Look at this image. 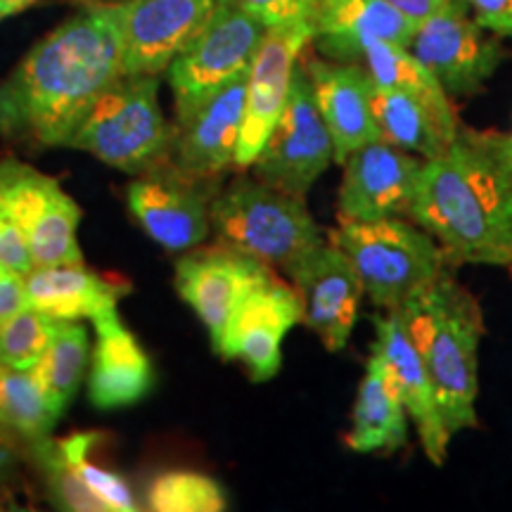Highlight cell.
<instances>
[{
  "label": "cell",
  "instance_id": "6da1fadb",
  "mask_svg": "<svg viewBox=\"0 0 512 512\" xmlns=\"http://www.w3.org/2000/svg\"><path fill=\"white\" fill-rule=\"evenodd\" d=\"M119 76L117 3L88 0L38 38L0 81V138L31 152L67 147L93 102Z\"/></svg>",
  "mask_w": 512,
  "mask_h": 512
},
{
  "label": "cell",
  "instance_id": "7a4b0ae2",
  "mask_svg": "<svg viewBox=\"0 0 512 512\" xmlns=\"http://www.w3.org/2000/svg\"><path fill=\"white\" fill-rule=\"evenodd\" d=\"M411 219L451 266H510L512 133L460 126L451 145L422 164Z\"/></svg>",
  "mask_w": 512,
  "mask_h": 512
},
{
  "label": "cell",
  "instance_id": "3957f363",
  "mask_svg": "<svg viewBox=\"0 0 512 512\" xmlns=\"http://www.w3.org/2000/svg\"><path fill=\"white\" fill-rule=\"evenodd\" d=\"M437 389L448 434L477 427L479 342L484 316L451 268L415 290L396 309Z\"/></svg>",
  "mask_w": 512,
  "mask_h": 512
},
{
  "label": "cell",
  "instance_id": "277c9868",
  "mask_svg": "<svg viewBox=\"0 0 512 512\" xmlns=\"http://www.w3.org/2000/svg\"><path fill=\"white\" fill-rule=\"evenodd\" d=\"M209 223L216 242L280 271L328 240L302 197L287 195L254 176L238 178L216 192Z\"/></svg>",
  "mask_w": 512,
  "mask_h": 512
},
{
  "label": "cell",
  "instance_id": "5b68a950",
  "mask_svg": "<svg viewBox=\"0 0 512 512\" xmlns=\"http://www.w3.org/2000/svg\"><path fill=\"white\" fill-rule=\"evenodd\" d=\"M171 133L174 124L166 121L159 105V76L124 74L100 93L67 147L140 176L166 162Z\"/></svg>",
  "mask_w": 512,
  "mask_h": 512
},
{
  "label": "cell",
  "instance_id": "8992f818",
  "mask_svg": "<svg viewBox=\"0 0 512 512\" xmlns=\"http://www.w3.org/2000/svg\"><path fill=\"white\" fill-rule=\"evenodd\" d=\"M328 238L349 256L370 302L382 311H396L451 268L439 242L413 219L339 221Z\"/></svg>",
  "mask_w": 512,
  "mask_h": 512
},
{
  "label": "cell",
  "instance_id": "52a82bcc",
  "mask_svg": "<svg viewBox=\"0 0 512 512\" xmlns=\"http://www.w3.org/2000/svg\"><path fill=\"white\" fill-rule=\"evenodd\" d=\"M266 31L242 0H226L166 69L176 119L188 117L223 86L247 74Z\"/></svg>",
  "mask_w": 512,
  "mask_h": 512
},
{
  "label": "cell",
  "instance_id": "ba28073f",
  "mask_svg": "<svg viewBox=\"0 0 512 512\" xmlns=\"http://www.w3.org/2000/svg\"><path fill=\"white\" fill-rule=\"evenodd\" d=\"M0 207L22 230L36 266L83 261L81 207L57 178L15 157H0Z\"/></svg>",
  "mask_w": 512,
  "mask_h": 512
},
{
  "label": "cell",
  "instance_id": "9c48e42d",
  "mask_svg": "<svg viewBox=\"0 0 512 512\" xmlns=\"http://www.w3.org/2000/svg\"><path fill=\"white\" fill-rule=\"evenodd\" d=\"M332 162L335 145L318 112L309 74L297 62L285 110L249 169L256 181L304 200Z\"/></svg>",
  "mask_w": 512,
  "mask_h": 512
},
{
  "label": "cell",
  "instance_id": "30bf717a",
  "mask_svg": "<svg viewBox=\"0 0 512 512\" xmlns=\"http://www.w3.org/2000/svg\"><path fill=\"white\" fill-rule=\"evenodd\" d=\"M408 50L430 69L448 98L482 91L505 60L501 36L479 27L463 0H448L420 22Z\"/></svg>",
  "mask_w": 512,
  "mask_h": 512
},
{
  "label": "cell",
  "instance_id": "8fae6325",
  "mask_svg": "<svg viewBox=\"0 0 512 512\" xmlns=\"http://www.w3.org/2000/svg\"><path fill=\"white\" fill-rule=\"evenodd\" d=\"M219 183L192 181L169 162L128 183L126 204L133 221L166 252L200 247L211 233L209 207Z\"/></svg>",
  "mask_w": 512,
  "mask_h": 512
},
{
  "label": "cell",
  "instance_id": "7c38bea8",
  "mask_svg": "<svg viewBox=\"0 0 512 512\" xmlns=\"http://www.w3.org/2000/svg\"><path fill=\"white\" fill-rule=\"evenodd\" d=\"M283 273L297 292L306 328L330 354L347 347L366 294L349 256L328 238Z\"/></svg>",
  "mask_w": 512,
  "mask_h": 512
},
{
  "label": "cell",
  "instance_id": "4fadbf2b",
  "mask_svg": "<svg viewBox=\"0 0 512 512\" xmlns=\"http://www.w3.org/2000/svg\"><path fill=\"white\" fill-rule=\"evenodd\" d=\"M273 275L264 261L216 242L202 249L192 247L176 261L174 285L178 297L207 328L211 349H216L238 304Z\"/></svg>",
  "mask_w": 512,
  "mask_h": 512
},
{
  "label": "cell",
  "instance_id": "5bb4252c",
  "mask_svg": "<svg viewBox=\"0 0 512 512\" xmlns=\"http://www.w3.org/2000/svg\"><path fill=\"white\" fill-rule=\"evenodd\" d=\"M226 0H119L124 74L162 76Z\"/></svg>",
  "mask_w": 512,
  "mask_h": 512
},
{
  "label": "cell",
  "instance_id": "9a60e30c",
  "mask_svg": "<svg viewBox=\"0 0 512 512\" xmlns=\"http://www.w3.org/2000/svg\"><path fill=\"white\" fill-rule=\"evenodd\" d=\"M425 159L384 140L358 147L344 159L339 221L411 219Z\"/></svg>",
  "mask_w": 512,
  "mask_h": 512
},
{
  "label": "cell",
  "instance_id": "2e32d148",
  "mask_svg": "<svg viewBox=\"0 0 512 512\" xmlns=\"http://www.w3.org/2000/svg\"><path fill=\"white\" fill-rule=\"evenodd\" d=\"M299 323L302 304L297 292L273 275L238 304L214 351L226 361L245 363L252 382H268L283 368V342Z\"/></svg>",
  "mask_w": 512,
  "mask_h": 512
},
{
  "label": "cell",
  "instance_id": "e0dca14e",
  "mask_svg": "<svg viewBox=\"0 0 512 512\" xmlns=\"http://www.w3.org/2000/svg\"><path fill=\"white\" fill-rule=\"evenodd\" d=\"M245 93L247 74H242L195 107L188 117L176 119L166 162L178 174L192 181L219 183L230 166H235Z\"/></svg>",
  "mask_w": 512,
  "mask_h": 512
},
{
  "label": "cell",
  "instance_id": "ac0fdd59",
  "mask_svg": "<svg viewBox=\"0 0 512 512\" xmlns=\"http://www.w3.org/2000/svg\"><path fill=\"white\" fill-rule=\"evenodd\" d=\"M311 41L313 36L306 31L268 29L264 41L256 48L247 72L245 114H242L238 152H235L238 169H249L264 150L268 136L287 105L299 55Z\"/></svg>",
  "mask_w": 512,
  "mask_h": 512
},
{
  "label": "cell",
  "instance_id": "d6986e66",
  "mask_svg": "<svg viewBox=\"0 0 512 512\" xmlns=\"http://www.w3.org/2000/svg\"><path fill=\"white\" fill-rule=\"evenodd\" d=\"M373 323V349L384 358L389 373H392L403 406H406L408 420L418 430L422 451H425L432 465L441 467L446 463L451 434L446 430L432 377L427 373L425 363H422L418 349L413 347L411 337H408L396 311H384V316H375Z\"/></svg>",
  "mask_w": 512,
  "mask_h": 512
},
{
  "label": "cell",
  "instance_id": "ffe728a7",
  "mask_svg": "<svg viewBox=\"0 0 512 512\" xmlns=\"http://www.w3.org/2000/svg\"><path fill=\"white\" fill-rule=\"evenodd\" d=\"M93 361L88 368V401L98 411L131 408L155 389V366L119 311L95 320Z\"/></svg>",
  "mask_w": 512,
  "mask_h": 512
},
{
  "label": "cell",
  "instance_id": "44dd1931",
  "mask_svg": "<svg viewBox=\"0 0 512 512\" xmlns=\"http://www.w3.org/2000/svg\"><path fill=\"white\" fill-rule=\"evenodd\" d=\"M318 112L328 126L335 162L344 164L358 147L380 140L370 112V76L356 62L311 60L304 62Z\"/></svg>",
  "mask_w": 512,
  "mask_h": 512
},
{
  "label": "cell",
  "instance_id": "7402d4cb",
  "mask_svg": "<svg viewBox=\"0 0 512 512\" xmlns=\"http://www.w3.org/2000/svg\"><path fill=\"white\" fill-rule=\"evenodd\" d=\"M29 304L57 320H81L91 323L114 313L119 302L131 292V283L121 275L100 273L83 261L76 264L34 266L24 275Z\"/></svg>",
  "mask_w": 512,
  "mask_h": 512
},
{
  "label": "cell",
  "instance_id": "603a6c76",
  "mask_svg": "<svg viewBox=\"0 0 512 512\" xmlns=\"http://www.w3.org/2000/svg\"><path fill=\"white\" fill-rule=\"evenodd\" d=\"M415 27L384 0H328L311 43L328 60L356 62L358 50L373 38L408 48Z\"/></svg>",
  "mask_w": 512,
  "mask_h": 512
},
{
  "label": "cell",
  "instance_id": "cb8c5ba5",
  "mask_svg": "<svg viewBox=\"0 0 512 512\" xmlns=\"http://www.w3.org/2000/svg\"><path fill=\"white\" fill-rule=\"evenodd\" d=\"M347 446L356 453H392L408 441V413L384 358L373 349L358 384Z\"/></svg>",
  "mask_w": 512,
  "mask_h": 512
},
{
  "label": "cell",
  "instance_id": "d4e9b609",
  "mask_svg": "<svg viewBox=\"0 0 512 512\" xmlns=\"http://www.w3.org/2000/svg\"><path fill=\"white\" fill-rule=\"evenodd\" d=\"M370 112L380 140L401 147L425 162L437 159L451 145L460 128L446 126L413 95L382 88L373 81H370Z\"/></svg>",
  "mask_w": 512,
  "mask_h": 512
},
{
  "label": "cell",
  "instance_id": "484cf974",
  "mask_svg": "<svg viewBox=\"0 0 512 512\" xmlns=\"http://www.w3.org/2000/svg\"><path fill=\"white\" fill-rule=\"evenodd\" d=\"M356 64H361L366 69L370 81L377 83V86L413 95L427 110L437 114L446 126H460L458 114L451 105V98L441 88V83L434 79L430 69L408 48L373 38V41H366L361 50H358Z\"/></svg>",
  "mask_w": 512,
  "mask_h": 512
},
{
  "label": "cell",
  "instance_id": "4316f807",
  "mask_svg": "<svg viewBox=\"0 0 512 512\" xmlns=\"http://www.w3.org/2000/svg\"><path fill=\"white\" fill-rule=\"evenodd\" d=\"M91 361V339L79 320H60L55 337L34 370L53 411L64 415L79 392Z\"/></svg>",
  "mask_w": 512,
  "mask_h": 512
},
{
  "label": "cell",
  "instance_id": "83f0119b",
  "mask_svg": "<svg viewBox=\"0 0 512 512\" xmlns=\"http://www.w3.org/2000/svg\"><path fill=\"white\" fill-rule=\"evenodd\" d=\"M60 415L53 411L36 373L0 363V425L27 441L48 437Z\"/></svg>",
  "mask_w": 512,
  "mask_h": 512
},
{
  "label": "cell",
  "instance_id": "f1b7e54d",
  "mask_svg": "<svg viewBox=\"0 0 512 512\" xmlns=\"http://www.w3.org/2000/svg\"><path fill=\"white\" fill-rule=\"evenodd\" d=\"M100 444V434L74 432L69 437L57 439L64 460L76 472L79 482L102 503L105 512H136L140 510L138 498L124 475L112 467H105L95 460V448Z\"/></svg>",
  "mask_w": 512,
  "mask_h": 512
},
{
  "label": "cell",
  "instance_id": "f546056e",
  "mask_svg": "<svg viewBox=\"0 0 512 512\" xmlns=\"http://www.w3.org/2000/svg\"><path fill=\"white\" fill-rule=\"evenodd\" d=\"M143 508L150 512H223L228 496L204 472L164 470L147 482Z\"/></svg>",
  "mask_w": 512,
  "mask_h": 512
},
{
  "label": "cell",
  "instance_id": "4dcf8cb0",
  "mask_svg": "<svg viewBox=\"0 0 512 512\" xmlns=\"http://www.w3.org/2000/svg\"><path fill=\"white\" fill-rule=\"evenodd\" d=\"M57 323L60 320L34 306L17 313L8 323L0 325V363L34 373L53 342Z\"/></svg>",
  "mask_w": 512,
  "mask_h": 512
},
{
  "label": "cell",
  "instance_id": "1f68e13d",
  "mask_svg": "<svg viewBox=\"0 0 512 512\" xmlns=\"http://www.w3.org/2000/svg\"><path fill=\"white\" fill-rule=\"evenodd\" d=\"M266 29H292L316 34L328 0H242Z\"/></svg>",
  "mask_w": 512,
  "mask_h": 512
},
{
  "label": "cell",
  "instance_id": "d6a6232c",
  "mask_svg": "<svg viewBox=\"0 0 512 512\" xmlns=\"http://www.w3.org/2000/svg\"><path fill=\"white\" fill-rule=\"evenodd\" d=\"M0 266L15 271L19 275H27L34 268V256L19 230L3 207H0Z\"/></svg>",
  "mask_w": 512,
  "mask_h": 512
},
{
  "label": "cell",
  "instance_id": "836d02e7",
  "mask_svg": "<svg viewBox=\"0 0 512 512\" xmlns=\"http://www.w3.org/2000/svg\"><path fill=\"white\" fill-rule=\"evenodd\" d=\"M479 27L501 38H512V0H463Z\"/></svg>",
  "mask_w": 512,
  "mask_h": 512
},
{
  "label": "cell",
  "instance_id": "e575fe53",
  "mask_svg": "<svg viewBox=\"0 0 512 512\" xmlns=\"http://www.w3.org/2000/svg\"><path fill=\"white\" fill-rule=\"evenodd\" d=\"M29 294L24 275L0 266V325L8 323L17 313L29 309Z\"/></svg>",
  "mask_w": 512,
  "mask_h": 512
},
{
  "label": "cell",
  "instance_id": "d590c367",
  "mask_svg": "<svg viewBox=\"0 0 512 512\" xmlns=\"http://www.w3.org/2000/svg\"><path fill=\"white\" fill-rule=\"evenodd\" d=\"M22 463H27L24 441L15 432H10L8 427L0 425V486H5L17 477Z\"/></svg>",
  "mask_w": 512,
  "mask_h": 512
},
{
  "label": "cell",
  "instance_id": "8d00e7d4",
  "mask_svg": "<svg viewBox=\"0 0 512 512\" xmlns=\"http://www.w3.org/2000/svg\"><path fill=\"white\" fill-rule=\"evenodd\" d=\"M384 3L392 5L394 10H399L403 17L411 19L413 24L425 22L427 17H432L434 12H439L448 0H384Z\"/></svg>",
  "mask_w": 512,
  "mask_h": 512
},
{
  "label": "cell",
  "instance_id": "74e56055",
  "mask_svg": "<svg viewBox=\"0 0 512 512\" xmlns=\"http://www.w3.org/2000/svg\"><path fill=\"white\" fill-rule=\"evenodd\" d=\"M38 0H0V22L19 15V12L29 10L31 5H36Z\"/></svg>",
  "mask_w": 512,
  "mask_h": 512
},
{
  "label": "cell",
  "instance_id": "f35d334b",
  "mask_svg": "<svg viewBox=\"0 0 512 512\" xmlns=\"http://www.w3.org/2000/svg\"><path fill=\"white\" fill-rule=\"evenodd\" d=\"M8 501H5V494H3V486H0V510H5L8 505H5Z\"/></svg>",
  "mask_w": 512,
  "mask_h": 512
},
{
  "label": "cell",
  "instance_id": "ab89813d",
  "mask_svg": "<svg viewBox=\"0 0 512 512\" xmlns=\"http://www.w3.org/2000/svg\"><path fill=\"white\" fill-rule=\"evenodd\" d=\"M81 3H88V0H81Z\"/></svg>",
  "mask_w": 512,
  "mask_h": 512
}]
</instances>
